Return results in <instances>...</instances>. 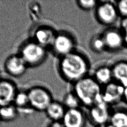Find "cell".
<instances>
[{
	"label": "cell",
	"instance_id": "cell-1",
	"mask_svg": "<svg viewBox=\"0 0 127 127\" xmlns=\"http://www.w3.org/2000/svg\"><path fill=\"white\" fill-rule=\"evenodd\" d=\"M88 68L85 57L75 51L60 58L58 63V69L62 77L73 83L86 76Z\"/></svg>",
	"mask_w": 127,
	"mask_h": 127
},
{
	"label": "cell",
	"instance_id": "cell-4",
	"mask_svg": "<svg viewBox=\"0 0 127 127\" xmlns=\"http://www.w3.org/2000/svg\"><path fill=\"white\" fill-rule=\"evenodd\" d=\"M29 105L33 110L38 112L45 111L53 101L50 92L44 87L35 86L27 90Z\"/></svg>",
	"mask_w": 127,
	"mask_h": 127
},
{
	"label": "cell",
	"instance_id": "cell-24",
	"mask_svg": "<svg viewBox=\"0 0 127 127\" xmlns=\"http://www.w3.org/2000/svg\"><path fill=\"white\" fill-rule=\"evenodd\" d=\"M118 11L124 17H127V0L118 1L117 7Z\"/></svg>",
	"mask_w": 127,
	"mask_h": 127
},
{
	"label": "cell",
	"instance_id": "cell-30",
	"mask_svg": "<svg viewBox=\"0 0 127 127\" xmlns=\"http://www.w3.org/2000/svg\"></svg>",
	"mask_w": 127,
	"mask_h": 127
},
{
	"label": "cell",
	"instance_id": "cell-28",
	"mask_svg": "<svg viewBox=\"0 0 127 127\" xmlns=\"http://www.w3.org/2000/svg\"><path fill=\"white\" fill-rule=\"evenodd\" d=\"M124 43H125L127 45V30L124 32Z\"/></svg>",
	"mask_w": 127,
	"mask_h": 127
},
{
	"label": "cell",
	"instance_id": "cell-13",
	"mask_svg": "<svg viewBox=\"0 0 127 127\" xmlns=\"http://www.w3.org/2000/svg\"><path fill=\"white\" fill-rule=\"evenodd\" d=\"M106 47L111 50H117L122 47L124 43V36L115 30L107 31L103 36Z\"/></svg>",
	"mask_w": 127,
	"mask_h": 127
},
{
	"label": "cell",
	"instance_id": "cell-22",
	"mask_svg": "<svg viewBox=\"0 0 127 127\" xmlns=\"http://www.w3.org/2000/svg\"><path fill=\"white\" fill-rule=\"evenodd\" d=\"M92 48L96 51H102L106 47L103 36L95 37L91 41Z\"/></svg>",
	"mask_w": 127,
	"mask_h": 127
},
{
	"label": "cell",
	"instance_id": "cell-5",
	"mask_svg": "<svg viewBox=\"0 0 127 127\" xmlns=\"http://www.w3.org/2000/svg\"><path fill=\"white\" fill-rule=\"evenodd\" d=\"M75 41L72 36L67 32H57L51 47L54 54L63 57L74 51Z\"/></svg>",
	"mask_w": 127,
	"mask_h": 127
},
{
	"label": "cell",
	"instance_id": "cell-17",
	"mask_svg": "<svg viewBox=\"0 0 127 127\" xmlns=\"http://www.w3.org/2000/svg\"><path fill=\"white\" fill-rule=\"evenodd\" d=\"M18 114V109L13 104L0 107V121H13L17 118Z\"/></svg>",
	"mask_w": 127,
	"mask_h": 127
},
{
	"label": "cell",
	"instance_id": "cell-11",
	"mask_svg": "<svg viewBox=\"0 0 127 127\" xmlns=\"http://www.w3.org/2000/svg\"><path fill=\"white\" fill-rule=\"evenodd\" d=\"M125 87L119 83L110 82L102 91V99L109 105L116 104L123 98Z\"/></svg>",
	"mask_w": 127,
	"mask_h": 127
},
{
	"label": "cell",
	"instance_id": "cell-7",
	"mask_svg": "<svg viewBox=\"0 0 127 127\" xmlns=\"http://www.w3.org/2000/svg\"><path fill=\"white\" fill-rule=\"evenodd\" d=\"M28 65L18 54L8 56L4 63V68L7 74L13 77H19L27 71Z\"/></svg>",
	"mask_w": 127,
	"mask_h": 127
},
{
	"label": "cell",
	"instance_id": "cell-10",
	"mask_svg": "<svg viewBox=\"0 0 127 127\" xmlns=\"http://www.w3.org/2000/svg\"><path fill=\"white\" fill-rule=\"evenodd\" d=\"M18 91L16 85L7 79H0V107L12 104Z\"/></svg>",
	"mask_w": 127,
	"mask_h": 127
},
{
	"label": "cell",
	"instance_id": "cell-8",
	"mask_svg": "<svg viewBox=\"0 0 127 127\" xmlns=\"http://www.w3.org/2000/svg\"><path fill=\"white\" fill-rule=\"evenodd\" d=\"M57 32L48 25H40L33 31L32 39L42 46L47 49L51 47Z\"/></svg>",
	"mask_w": 127,
	"mask_h": 127
},
{
	"label": "cell",
	"instance_id": "cell-15",
	"mask_svg": "<svg viewBox=\"0 0 127 127\" xmlns=\"http://www.w3.org/2000/svg\"><path fill=\"white\" fill-rule=\"evenodd\" d=\"M113 77L125 87H127V62H120L112 68Z\"/></svg>",
	"mask_w": 127,
	"mask_h": 127
},
{
	"label": "cell",
	"instance_id": "cell-18",
	"mask_svg": "<svg viewBox=\"0 0 127 127\" xmlns=\"http://www.w3.org/2000/svg\"><path fill=\"white\" fill-rule=\"evenodd\" d=\"M113 77L112 68L102 66L96 70L95 72V79L99 84L107 85L111 82Z\"/></svg>",
	"mask_w": 127,
	"mask_h": 127
},
{
	"label": "cell",
	"instance_id": "cell-3",
	"mask_svg": "<svg viewBox=\"0 0 127 127\" xmlns=\"http://www.w3.org/2000/svg\"><path fill=\"white\" fill-rule=\"evenodd\" d=\"M28 67H36L42 64L47 57V49L32 39L25 41L18 53Z\"/></svg>",
	"mask_w": 127,
	"mask_h": 127
},
{
	"label": "cell",
	"instance_id": "cell-29",
	"mask_svg": "<svg viewBox=\"0 0 127 127\" xmlns=\"http://www.w3.org/2000/svg\"><path fill=\"white\" fill-rule=\"evenodd\" d=\"M95 127H113L109 123L107 124H105V125H101V126H96Z\"/></svg>",
	"mask_w": 127,
	"mask_h": 127
},
{
	"label": "cell",
	"instance_id": "cell-25",
	"mask_svg": "<svg viewBox=\"0 0 127 127\" xmlns=\"http://www.w3.org/2000/svg\"><path fill=\"white\" fill-rule=\"evenodd\" d=\"M48 127H64L62 122L52 121Z\"/></svg>",
	"mask_w": 127,
	"mask_h": 127
},
{
	"label": "cell",
	"instance_id": "cell-2",
	"mask_svg": "<svg viewBox=\"0 0 127 127\" xmlns=\"http://www.w3.org/2000/svg\"><path fill=\"white\" fill-rule=\"evenodd\" d=\"M72 91L79 99L81 104L89 108L103 100L100 84L95 79L85 77L73 84Z\"/></svg>",
	"mask_w": 127,
	"mask_h": 127
},
{
	"label": "cell",
	"instance_id": "cell-23",
	"mask_svg": "<svg viewBox=\"0 0 127 127\" xmlns=\"http://www.w3.org/2000/svg\"><path fill=\"white\" fill-rule=\"evenodd\" d=\"M77 4L80 8L84 10H90L95 7L97 1L93 0H78Z\"/></svg>",
	"mask_w": 127,
	"mask_h": 127
},
{
	"label": "cell",
	"instance_id": "cell-14",
	"mask_svg": "<svg viewBox=\"0 0 127 127\" xmlns=\"http://www.w3.org/2000/svg\"><path fill=\"white\" fill-rule=\"evenodd\" d=\"M66 111V109L63 103L53 100L45 112L51 121L62 122Z\"/></svg>",
	"mask_w": 127,
	"mask_h": 127
},
{
	"label": "cell",
	"instance_id": "cell-26",
	"mask_svg": "<svg viewBox=\"0 0 127 127\" xmlns=\"http://www.w3.org/2000/svg\"><path fill=\"white\" fill-rule=\"evenodd\" d=\"M121 26L124 32L127 30V17H124V18L123 19L121 23Z\"/></svg>",
	"mask_w": 127,
	"mask_h": 127
},
{
	"label": "cell",
	"instance_id": "cell-9",
	"mask_svg": "<svg viewBox=\"0 0 127 127\" xmlns=\"http://www.w3.org/2000/svg\"><path fill=\"white\" fill-rule=\"evenodd\" d=\"M87 119L80 108L66 109L62 122L64 127H85Z\"/></svg>",
	"mask_w": 127,
	"mask_h": 127
},
{
	"label": "cell",
	"instance_id": "cell-19",
	"mask_svg": "<svg viewBox=\"0 0 127 127\" xmlns=\"http://www.w3.org/2000/svg\"><path fill=\"white\" fill-rule=\"evenodd\" d=\"M13 104L18 110L19 109L24 110L27 107H30L27 91L18 90L15 96Z\"/></svg>",
	"mask_w": 127,
	"mask_h": 127
},
{
	"label": "cell",
	"instance_id": "cell-21",
	"mask_svg": "<svg viewBox=\"0 0 127 127\" xmlns=\"http://www.w3.org/2000/svg\"><path fill=\"white\" fill-rule=\"evenodd\" d=\"M29 14L31 20H38L42 14V8L40 3L36 1L31 2L29 5Z\"/></svg>",
	"mask_w": 127,
	"mask_h": 127
},
{
	"label": "cell",
	"instance_id": "cell-27",
	"mask_svg": "<svg viewBox=\"0 0 127 127\" xmlns=\"http://www.w3.org/2000/svg\"><path fill=\"white\" fill-rule=\"evenodd\" d=\"M123 98H124V100H125V101H126V102H127V87H125Z\"/></svg>",
	"mask_w": 127,
	"mask_h": 127
},
{
	"label": "cell",
	"instance_id": "cell-6",
	"mask_svg": "<svg viewBox=\"0 0 127 127\" xmlns=\"http://www.w3.org/2000/svg\"><path fill=\"white\" fill-rule=\"evenodd\" d=\"M112 112L103 100L89 108L87 119L95 127L109 123Z\"/></svg>",
	"mask_w": 127,
	"mask_h": 127
},
{
	"label": "cell",
	"instance_id": "cell-12",
	"mask_svg": "<svg viewBox=\"0 0 127 127\" xmlns=\"http://www.w3.org/2000/svg\"><path fill=\"white\" fill-rule=\"evenodd\" d=\"M118 10L115 5L109 2L100 4L97 8L96 14L98 19L105 24L114 23L118 16Z\"/></svg>",
	"mask_w": 127,
	"mask_h": 127
},
{
	"label": "cell",
	"instance_id": "cell-20",
	"mask_svg": "<svg viewBox=\"0 0 127 127\" xmlns=\"http://www.w3.org/2000/svg\"><path fill=\"white\" fill-rule=\"evenodd\" d=\"M63 104L66 109L79 108L80 105H81L79 99L72 91L65 94Z\"/></svg>",
	"mask_w": 127,
	"mask_h": 127
},
{
	"label": "cell",
	"instance_id": "cell-16",
	"mask_svg": "<svg viewBox=\"0 0 127 127\" xmlns=\"http://www.w3.org/2000/svg\"><path fill=\"white\" fill-rule=\"evenodd\" d=\"M109 124L113 127H127V110L119 109L112 112Z\"/></svg>",
	"mask_w": 127,
	"mask_h": 127
}]
</instances>
